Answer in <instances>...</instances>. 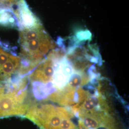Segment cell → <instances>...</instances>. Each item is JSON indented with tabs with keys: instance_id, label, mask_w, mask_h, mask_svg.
<instances>
[{
	"instance_id": "2",
	"label": "cell",
	"mask_w": 129,
	"mask_h": 129,
	"mask_svg": "<svg viewBox=\"0 0 129 129\" xmlns=\"http://www.w3.org/2000/svg\"><path fill=\"white\" fill-rule=\"evenodd\" d=\"M27 95L26 76H18L0 86V119L24 117L31 104L27 101Z\"/></svg>"
},
{
	"instance_id": "5",
	"label": "cell",
	"mask_w": 129,
	"mask_h": 129,
	"mask_svg": "<svg viewBox=\"0 0 129 129\" xmlns=\"http://www.w3.org/2000/svg\"><path fill=\"white\" fill-rule=\"evenodd\" d=\"M21 58L0 48V86L8 82L21 68Z\"/></svg>"
},
{
	"instance_id": "7",
	"label": "cell",
	"mask_w": 129,
	"mask_h": 129,
	"mask_svg": "<svg viewBox=\"0 0 129 129\" xmlns=\"http://www.w3.org/2000/svg\"><path fill=\"white\" fill-rule=\"evenodd\" d=\"M17 15L23 29L36 27L41 25L38 19L29 9L24 0L19 1V13Z\"/></svg>"
},
{
	"instance_id": "3",
	"label": "cell",
	"mask_w": 129,
	"mask_h": 129,
	"mask_svg": "<svg viewBox=\"0 0 129 129\" xmlns=\"http://www.w3.org/2000/svg\"><path fill=\"white\" fill-rule=\"evenodd\" d=\"M74 116L65 108L37 103L31 104L24 117L40 129H79L72 119Z\"/></svg>"
},
{
	"instance_id": "6",
	"label": "cell",
	"mask_w": 129,
	"mask_h": 129,
	"mask_svg": "<svg viewBox=\"0 0 129 129\" xmlns=\"http://www.w3.org/2000/svg\"><path fill=\"white\" fill-rule=\"evenodd\" d=\"M73 72L74 69L66 56L58 61L56 64L51 83L55 90H60L64 88Z\"/></svg>"
},
{
	"instance_id": "4",
	"label": "cell",
	"mask_w": 129,
	"mask_h": 129,
	"mask_svg": "<svg viewBox=\"0 0 129 129\" xmlns=\"http://www.w3.org/2000/svg\"><path fill=\"white\" fill-rule=\"evenodd\" d=\"M64 56L63 52L53 50L28 74L33 94L37 99L47 98L55 92L51 82L57 62Z\"/></svg>"
},
{
	"instance_id": "8",
	"label": "cell",
	"mask_w": 129,
	"mask_h": 129,
	"mask_svg": "<svg viewBox=\"0 0 129 129\" xmlns=\"http://www.w3.org/2000/svg\"><path fill=\"white\" fill-rule=\"evenodd\" d=\"M15 19L8 10L4 9L0 11V25L5 26H13L15 25Z\"/></svg>"
},
{
	"instance_id": "1",
	"label": "cell",
	"mask_w": 129,
	"mask_h": 129,
	"mask_svg": "<svg viewBox=\"0 0 129 129\" xmlns=\"http://www.w3.org/2000/svg\"><path fill=\"white\" fill-rule=\"evenodd\" d=\"M20 42L21 46V55L23 59L21 60L22 68L27 74L55 46V42L42 25L23 29L20 34Z\"/></svg>"
}]
</instances>
